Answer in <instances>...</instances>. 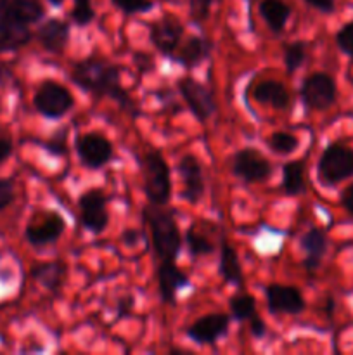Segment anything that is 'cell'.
Instances as JSON below:
<instances>
[{"mask_svg": "<svg viewBox=\"0 0 353 355\" xmlns=\"http://www.w3.org/2000/svg\"><path fill=\"white\" fill-rule=\"evenodd\" d=\"M71 80L87 94H92L96 97H109V99L116 101L123 110L130 111L132 114H137V104L121 87L118 66L99 58L82 59L73 66Z\"/></svg>", "mask_w": 353, "mask_h": 355, "instance_id": "1", "label": "cell"}, {"mask_svg": "<svg viewBox=\"0 0 353 355\" xmlns=\"http://www.w3.org/2000/svg\"><path fill=\"white\" fill-rule=\"evenodd\" d=\"M144 220L151 229L152 246L159 260L175 262L182 248V238H180L179 224L173 218L172 211L158 205H147L144 208Z\"/></svg>", "mask_w": 353, "mask_h": 355, "instance_id": "2", "label": "cell"}, {"mask_svg": "<svg viewBox=\"0 0 353 355\" xmlns=\"http://www.w3.org/2000/svg\"><path fill=\"white\" fill-rule=\"evenodd\" d=\"M144 193L149 203L165 207L172 198V172L159 151H147L142 158Z\"/></svg>", "mask_w": 353, "mask_h": 355, "instance_id": "3", "label": "cell"}, {"mask_svg": "<svg viewBox=\"0 0 353 355\" xmlns=\"http://www.w3.org/2000/svg\"><path fill=\"white\" fill-rule=\"evenodd\" d=\"M318 179L327 186L341 182L353 175V149L334 142L325 148L318 159Z\"/></svg>", "mask_w": 353, "mask_h": 355, "instance_id": "4", "label": "cell"}, {"mask_svg": "<svg viewBox=\"0 0 353 355\" xmlns=\"http://www.w3.org/2000/svg\"><path fill=\"white\" fill-rule=\"evenodd\" d=\"M75 104V97L73 94L66 89L64 85L57 82H47L42 83L37 89L33 96V106L42 116L51 118V120H59L69 113Z\"/></svg>", "mask_w": 353, "mask_h": 355, "instance_id": "5", "label": "cell"}, {"mask_svg": "<svg viewBox=\"0 0 353 355\" xmlns=\"http://www.w3.org/2000/svg\"><path fill=\"white\" fill-rule=\"evenodd\" d=\"M66 229V222L57 211L44 210L35 214L24 229V238L31 246H47L57 241Z\"/></svg>", "mask_w": 353, "mask_h": 355, "instance_id": "6", "label": "cell"}, {"mask_svg": "<svg viewBox=\"0 0 353 355\" xmlns=\"http://www.w3.org/2000/svg\"><path fill=\"white\" fill-rule=\"evenodd\" d=\"M80 220L85 229L93 234H102L104 229L109 224V214H107V196L104 191L93 189L85 191L78 198Z\"/></svg>", "mask_w": 353, "mask_h": 355, "instance_id": "7", "label": "cell"}, {"mask_svg": "<svg viewBox=\"0 0 353 355\" xmlns=\"http://www.w3.org/2000/svg\"><path fill=\"white\" fill-rule=\"evenodd\" d=\"M300 96L305 106L310 110L324 111L331 107L336 101V83L327 73H314L305 78L300 89Z\"/></svg>", "mask_w": 353, "mask_h": 355, "instance_id": "8", "label": "cell"}, {"mask_svg": "<svg viewBox=\"0 0 353 355\" xmlns=\"http://www.w3.org/2000/svg\"><path fill=\"white\" fill-rule=\"evenodd\" d=\"M75 151L80 162L89 168H100L113 158V144L107 137L97 132H89L76 137Z\"/></svg>", "mask_w": 353, "mask_h": 355, "instance_id": "9", "label": "cell"}, {"mask_svg": "<svg viewBox=\"0 0 353 355\" xmlns=\"http://www.w3.org/2000/svg\"><path fill=\"white\" fill-rule=\"evenodd\" d=\"M179 87V92L182 96V99L185 101V104L189 106L190 113L197 118L199 121H206L211 114L217 110V104H215L213 96H211L210 90L203 85L201 82H197L192 76H183L176 83Z\"/></svg>", "mask_w": 353, "mask_h": 355, "instance_id": "10", "label": "cell"}, {"mask_svg": "<svg viewBox=\"0 0 353 355\" xmlns=\"http://www.w3.org/2000/svg\"><path fill=\"white\" fill-rule=\"evenodd\" d=\"M232 173L244 182H263L272 175V165L256 149H241L232 158Z\"/></svg>", "mask_w": 353, "mask_h": 355, "instance_id": "11", "label": "cell"}, {"mask_svg": "<svg viewBox=\"0 0 353 355\" xmlns=\"http://www.w3.org/2000/svg\"><path fill=\"white\" fill-rule=\"evenodd\" d=\"M183 37V26L179 19L172 16H165L161 19L154 21L149 30V38L156 51L161 52L163 55L172 59L179 49L180 42Z\"/></svg>", "mask_w": 353, "mask_h": 355, "instance_id": "12", "label": "cell"}, {"mask_svg": "<svg viewBox=\"0 0 353 355\" xmlns=\"http://www.w3.org/2000/svg\"><path fill=\"white\" fill-rule=\"evenodd\" d=\"M176 170L183 184L180 194L189 205H197L204 196V175L199 159L194 155H183L176 165Z\"/></svg>", "mask_w": 353, "mask_h": 355, "instance_id": "13", "label": "cell"}, {"mask_svg": "<svg viewBox=\"0 0 353 355\" xmlns=\"http://www.w3.org/2000/svg\"><path fill=\"white\" fill-rule=\"evenodd\" d=\"M265 293L270 314L298 315L305 311L303 295L298 288L284 286V284H270Z\"/></svg>", "mask_w": 353, "mask_h": 355, "instance_id": "14", "label": "cell"}, {"mask_svg": "<svg viewBox=\"0 0 353 355\" xmlns=\"http://www.w3.org/2000/svg\"><path fill=\"white\" fill-rule=\"evenodd\" d=\"M230 319L224 314H208L194 321L187 329V336L199 345H213L227 335Z\"/></svg>", "mask_w": 353, "mask_h": 355, "instance_id": "15", "label": "cell"}, {"mask_svg": "<svg viewBox=\"0 0 353 355\" xmlns=\"http://www.w3.org/2000/svg\"><path fill=\"white\" fill-rule=\"evenodd\" d=\"M45 9L38 0H0V21L33 24L44 17Z\"/></svg>", "mask_w": 353, "mask_h": 355, "instance_id": "16", "label": "cell"}, {"mask_svg": "<svg viewBox=\"0 0 353 355\" xmlns=\"http://www.w3.org/2000/svg\"><path fill=\"white\" fill-rule=\"evenodd\" d=\"M159 295L165 304H175V297L180 290L190 284L189 276L175 266V262H161L158 269Z\"/></svg>", "mask_w": 353, "mask_h": 355, "instance_id": "17", "label": "cell"}, {"mask_svg": "<svg viewBox=\"0 0 353 355\" xmlns=\"http://www.w3.org/2000/svg\"><path fill=\"white\" fill-rule=\"evenodd\" d=\"M37 38L42 47L51 54H62L69 44V23L52 17L42 23L37 30Z\"/></svg>", "mask_w": 353, "mask_h": 355, "instance_id": "18", "label": "cell"}, {"mask_svg": "<svg viewBox=\"0 0 353 355\" xmlns=\"http://www.w3.org/2000/svg\"><path fill=\"white\" fill-rule=\"evenodd\" d=\"M300 245L305 252L303 267L308 272L314 274L327 252V236L320 229H310L301 236Z\"/></svg>", "mask_w": 353, "mask_h": 355, "instance_id": "19", "label": "cell"}, {"mask_svg": "<svg viewBox=\"0 0 353 355\" xmlns=\"http://www.w3.org/2000/svg\"><path fill=\"white\" fill-rule=\"evenodd\" d=\"M218 272H220L221 277H224L227 283H230L232 286H237V288L244 286V274H242L239 255L225 238L221 239L220 243V262H218Z\"/></svg>", "mask_w": 353, "mask_h": 355, "instance_id": "20", "label": "cell"}, {"mask_svg": "<svg viewBox=\"0 0 353 355\" xmlns=\"http://www.w3.org/2000/svg\"><path fill=\"white\" fill-rule=\"evenodd\" d=\"M211 44L203 37H190L187 38L185 44L180 47V51L175 52L173 61L182 64L183 68H196L197 64L204 61L210 55Z\"/></svg>", "mask_w": 353, "mask_h": 355, "instance_id": "21", "label": "cell"}, {"mask_svg": "<svg viewBox=\"0 0 353 355\" xmlns=\"http://www.w3.org/2000/svg\"><path fill=\"white\" fill-rule=\"evenodd\" d=\"M31 30L28 24L12 23V21H0V54L12 52L24 47L31 40Z\"/></svg>", "mask_w": 353, "mask_h": 355, "instance_id": "22", "label": "cell"}, {"mask_svg": "<svg viewBox=\"0 0 353 355\" xmlns=\"http://www.w3.org/2000/svg\"><path fill=\"white\" fill-rule=\"evenodd\" d=\"M253 97L256 103L269 104L275 110H284L289 104V92L286 85L277 80H263L253 90Z\"/></svg>", "mask_w": 353, "mask_h": 355, "instance_id": "23", "label": "cell"}, {"mask_svg": "<svg viewBox=\"0 0 353 355\" xmlns=\"http://www.w3.org/2000/svg\"><path fill=\"white\" fill-rule=\"evenodd\" d=\"M260 14L273 33H280L291 16V7L284 0H263L260 3Z\"/></svg>", "mask_w": 353, "mask_h": 355, "instance_id": "24", "label": "cell"}, {"mask_svg": "<svg viewBox=\"0 0 353 355\" xmlns=\"http://www.w3.org/2000/svg\"><path fill=\"white\" fill-rule=\"evenodd\" d=\"M66 272H68V267L62 262H47L35 266L31 270V276L47 290L59 291V288L64 283Z\"/></svg>", "mask_w": 353, "mask_h": 355, "instance_id": "25", "label": "cell"}, {"mask_svg": "<svg viewBox=\"0 0 353 355\" xmlns=\"http://www.w3.org/2000/svg\"><path fill=\"white\" fill-rule=\"evenodd\" d=\"M307 177H305L303 159H293L282 166V189L287 196H298L305 193Z\"/></svg>", "mask_w": 353, "mask_h": 355, "instance_id": "26", "label": "cell"}, {"mask_svg": "<svg viewBox=\"0 0 353 355\" xmlns=\"http://www.w3.org/2000/svg\"><path fill=\"white\" fill-rule=\"evenodd\" d=\"M228 309H230L232 319H235V321H249L256 314V300L251 293L239 291V293L230 297Z\"/></svg>", "mask_w": 353, "mask_h": 355, "instance_id": "27", "label": "cell"}, {"mask_svg": "<svg viewBox=\"0 0 353 355\" xmlns=\"http://www.w3.org/2000/svg\"><path fill=\"white\" fill-rule=\"evenodd\" d=\"M266 146H269L273 153H277V155H291V153L296 151L298 146H300V139H298L293 132L277 130L269 135Z\"/></svg>", "mask_w": 353, "mask_h": 355, "instance_id": "28", "label": "cell"}, {"mask_svg": "<svg viewBox=\"0 0 353 355\" xmlns=\"http://www.w3.org/2000/svg\"><path fill=\"white\" fill-rule=\"evenodd\" d=\"M187 246H189V253L192 259H199V257L210 255L215 252V245L206 234L197 231L196 227H190L185 234Z\"/></svg>", "mask_w": 353, "mask_h": 355, "instance_id": "29", "label": "cell"}, {"mask_svg": "<svg viewBox=\"0 0 353 355\" xmlns=\"http://www.w3.org/2000/svg\"><path fill=\"white\" fill-rule=\"evenodd\" d=\"M307 59V44L305 42H291L284 47V64L287 73H294L301 68Z\"/></svg>", "mask_w": 353, "mask_h": 355, "instance_id": "30", "label": "cell"}, {"mask_svg": "<svg viewBox=\"0 0 353 355\" xmlns=\"http://www.w3.org/2000/svg\"><path fill=\"white\" fill-rule=\"evenodd\" d=\"M71 17L78 26H87L96 17V10H93L92 2L90 0H73Z\"/></svg>", "mask_w": 353, "mask_h": 355, "instance_id": "31", "label": "cell"}, {"mask_svg": "<svg viewBox=\"0 0 353 355\" xmlns=\"http://www.w3.org/2000/svg\"><path fill=\"white\" fill-rule=\"evenodd\" d=\"M68 135H69L68 128L66 127L57 128V130L51 135V139L45 142V149L55 156L68 155Z\"/></svg>", "mask_w": 353, "mask_h": 355, "instance_id": "32", "label": "cell"}, {"mask_svg": "<svg viewBox=\"0 0 353 355\" xmlns=\"http://www.w3.org/2000/svg\"><path fill=\"white\" fill-rule=\"evenodd\" d=\"M211 0H189V17L196 26H203L210 17Z\"/></svg>", "mask_w": 353, "mask_h": 355, "instance_id": "33", "label": "cell"}, {"mask_svg": "<svg viewBox=\"0 0 353 355\" xmlns=\"http://www.w3.org/2000/svg\"><path fill=\"white\" fill-rule=\"evenodd\" d=\"M114 7L123 10L125 14H141L149 12L154 7L152 0H111Z\"/></svg>", "mask_w": 353, "mask_h": 355, "instance_id": "34", "label": "cell"}, {"mask_svg": "<svg viewBox=\"0 0 353 355\" xmlns=\"http://www.w3.org/2000/svg\"><path fill=\"white\" fill-rule=\"evenodd\" d=\"M336 44L345 54L353 55V21L346 23L341 30L336 33Z\"/></svg>", "mask_w": 353, "mask_h": 355, "instance_id": "35", "label": "cell"}, {"mask_svg": "<svg viewBox=\"0 0 353 355\" xmlns=\"http://www.w3.org/2000/svg\"><path fill=\"white\" fill-rule=\"evenodd\" d=\"M16 198V191H14V184L7 179H0V211L10 207Z\"/></svg>", "mask_w": 353, "mask_h": 355, "instance_id": "36", "label": "cell"}, {"mask_svg": "<svg viewBox=\"0 0 353 355\" xmlns=\"http://www.w3.org/2000/svg\"><path fill=\"white\" fill-rule=\"evenodd\" d=\"M307 3L310 7H314V9L320 10V12L329 14L334 10L336 0H307Z\"/></svg>", "mask_w": 353, "mask_h": 355, "instance_id": "37", "label": "cell"}, {"mask_svg": "<svg viewBox=\"0 0 353 355\" xmlns=\"http://www.w3.org/2000/svg\"><path fill=\"white\" fill-rule=\"evenodd\" d=\"M12 155V141L7 135H0V163L6 162Z\"/></svg>", "mask_w": 353, "mask_h": 355, "instance_id": "38", "label": "cell"}, {"mask_svg": "<svg viewBox=\"0 0 353 355\" xmlns=\"http://www.w3.org/2000/svg\"><path fill=\"white\" fill-rule=\"evenodd\" d=\"M249 321H251V333H253V335H255L256 338H262V336L265 335V331H266L265 321H263V319L260 318V315H256V314L253 315Z\"/></svg>", "mask_w": 353, "mask_h": 355, "instance_id": "39", "label": "cell"}, {"mask_svg": "<svg viewBox=\"0 0 353 355\" xmlns=\"http://www.w3.org/2000/svg\"><path fill=\"white\" fill-rule=\"evenodd\" d=\"M141 236H142L141 232L135 231V229H127V231H123V234H121V241H123V245L127 246H134L137 245Z\"/></svg>", "mask_w": 353, "mask_h": 355, "instance_id": "40", "label": "cell"}, {"mask_svg": "<svg viewBox=\"0 0 353 355\" xmlns=\"http://www.w3.org/2000/svg\"><path fill=\"white\" fill-rule=\"evenodd\" d=\"M341 205L345 207V210L348 211L350 215H353V184L345 189L341 196Z\"/></svg>", "mask_w": 353, "mask_h": 355, "instance_id": "41", "label": "cell"}, {"mask_svg": "<svg viewBox=\"0 0 353 355\" xmlns=\"http://www.w3.org/2000/svg\"><path fill=\"white\" fill-rule=\"evenodd\" d=\"M135 62H137V66H141L142 69L152 68V58L147 54H142V52L135 54Z\"/></svg>", "mask_w": 353, "mask_h": 355, "instance_id": "42", "label": "cell"}, {"mask_svg": "<svg viewBox=\"0 0 353 355\" xmlns=\"http://www.w3.org/2000/svg\"><path fill=\"white\" fill-rule=\"evenodd\" d=\"M10 78H12V73H10V69L7 68L6 64H2V62H0V85H3V83Z\"/></svg>", "mask_w": 353, "mask_h": 355, "instance_id": "43", "label": "cell"}, {"mask_svg": "<svg viewBox=\"0 0 353 355\" xmlns=\"http://www.w3.org/2000/svg\"><path fill=\"white\" fill-rule=\"evenodd\" d=\"M48 2H51L52 6L59 7V6H62V2H64V0H48Z\"/></svg>", "mask_w": 353, "mask_h": 355, "instance_id": "44", "label": "cell"}]
</instances>
